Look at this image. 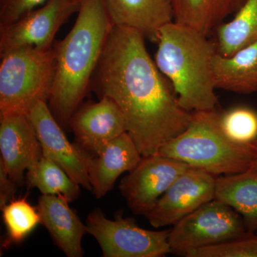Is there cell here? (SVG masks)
<instances>
[{
	"label": "cell",
	"mask_w": 257,
	"mask_h": 257,
	"mask_svg": "<svg viewBox=\"0 0 257 257\" xmlns=\"http://www.w3.org/2000/svg\"><path fill=\"white\" fill-rule=\"evenodd\" d=\"M256 234H257V232L256 233Z\"/></svg>",
	"instance_id": "cell-29"
},
{
	"label": "cell",
	"mask_w": 257,
	"mask_h": 257,
	"mask_svg": "<svg viewBox=\"0 0 257 257\" xmlns=\"http://www.w3.org/2000/svg\"><path fill=\"white\" fill-rule=\"evenodd\" d=\"M76 141L95 155L103 147L126 133L124 114L114 100L101 96L97 102L81 104L69 121Z\"/></svg>",
	"instance_id": "cell-13"
},
{
	"label": "cell",
	"mask_w": 257,
	"mask_h": 257,
	"mask_svg": "<svg viewBox=\"0 0 257 257\" xmlns=\"http://www.w3.org/2000/svg\"><path fill=\"white\" fill-rule=\"evenodd\" d=\"M47 0H0V28L15 23Z\"/></svg>",
	"instance_id": "cell-25"
},
{
	"label": "cell",
	"mask_w": 257,
	"mask_h": 257,
	"mask_svg": "<svg viewBox=\"0 0 257 257\" xmlns=\"http://www.w3.org/2000/svg\"><path fill=\"white\" fill-rule=\"evenodd\" d=\"M0 161L19 187L25 182V171L43 156L36 131L28 114L0 116Z\"/></svg>",
	"instance_id": "cell-12"
},
{
	"label": "cell",
	"mask_w": 257,
	"mask_h": 257,
	"mask_svg": "<svg viewBox=\"0 0 257 257\" xmlns=\"http://www.w3.org/2000/svg\"><path fill=\"white\" fill-rule=\"evenodd\" d=\"M143 158L133 138L121 134L101 149L94 157L88 155V175L92 192L97 199L105 196L124 172H130Z\"/></svg>",
	"instance_id": "cell-14"
},
{
	"label": "cell",
	"mask_w": 257,
	"mask_h": 257,
	"mask_svg": "<svg viewBox=\"0 0 257 257\" xmlns=\"http://www.w3.org/2000/svg\"><path fill=\"white\" fill-rule=\"evenodd\" d=\"M1 210L7 230L3 243L5 248L23 242L41 224L38 209L28 202L27 197L15 199Z\"/></svg>",
	"instance_id": "cell-22"
},
{
	"label": "cell",
	"mask_w": 257,
	"mask_h": 257,
	"mask_svg": "<svg viewBox=\"0 0 257 257\" xmlns=\"http://www.w3.org/2000/svg\"><path fill=\"white\" fill-rule=\"evenodd\" d=\"M0 116L28 114L40 101H48L55 72L54 46L24 47L1 55Z\"/></svg>",
	"instance_id": "cell-5"
},
{
	"label": "cell",
	"mask_w": 257,
	"mask_h": 257,
	"mask_svg": "<svg viewBox=\"0 0 257 257\" xmlns=\"http://www.w3.org/2000/svg\"><path fill=\"white\" fill-rule=\"evenodd\" d=\"M133 29L113 25L92 79L96 92L119 106L126 133L143 157L186 130L193 112L182 107L173 88L162 77L145 45Z\"/></svg>",
	"instance_id": "cell-1"
},
{
	"label": "cell",
	"mask_w": 257,
	"mask_h": 257,
	"mask_svg": "<svg viewBox=\"0 0 257 257\" xmlns=\"http://www.w3.org/2000/svg\"><path fill=\"white\" fill-rule=\"evenodd\" d=\"M212 68L216 89L243 94L257 92V42L229 57L216 52Z\"/></svg>",
	"instance_id": "cell-17"
},
{
	"label": "cell",
	"mask_w": 257,
	"mask_h": 257,
	"mask_svg": "<svg viewBox=\"0 0 257 257\" xmlns=\"http://www.w3.org/2000/svg\"><path fill=\"white\" fill-rule=\"evenodd\" d=\"M216 177L190 167L176 179L145 215L155 228L175 225L214 199Z\"/></svg>",
	"instance_id": "cell-10"
},
{
	"label": "cell",
	"mask_w": 257,
	"mask_h": 257,
	"mask_svg": "<svg viewBox=\"0 0 257 257\" xmlns=\"http://www.w3.org/2000/svg\"><path fill=\"white\" fill-rule=\"evenodd\" d=\"M87 233L97 241L104 257H162L172 253L170 230L140 227L131 218L107 219L100 209L88 214Z\"/></svg>",
	"instance_id": "cell-7"
},
{
	"label": "cell",
	"mask_w": 257,
	"mask_h": 257,
	"mask_svg": "<svg viewBox=\"0 0 257 257\" xmlns=\"http://www.w3.org/2000/svg\"><path fill=\"white\" fill-rule=\"evenodd\" d=\"M25 183L29 188L38 189L42 194L60 196L69 202L77 200L80 195V185L56 162L44 155L33 168L27 171Z\"/></svg>",
	"instance_id": "cell-21"
},
{
	"label": "cell",
	"mask_w": 257,
	"mask_h": 257,
	"mask_svg": "<svg viewBox=\"0 0 257 257\" xmlns=\"http://www.w3.org/2000/svg\"><path fill=\"white\" fill-rule=\"evenodd\" d=\"M190 166L155 154L143 157L121 179L119 190L133 213L145 216L169 187Z\"/></svg>",
	"instance_id": "cell-9"
},
{
	"label": "cell",
	"mask_w": 257,
	"mask_h": 257,
	"mask_svg": "<svg viewBox=\"0 0 257 257\" xmlns=\"http://www.w3.org/2000/svg\"><path fill=\"white\" fill-rule=\"evenodd\" d=\"M60 196L42 194L37 208L41 217V224L47 229L54 243L68 257H82L83 236L87 233L78 215Z\"/></svg>",
	"instance_id": "cell-15"
},
{
	"label": "cell",
	"mask_w": 257,
	"mask_h": 257,
	"mask_svg": "<svg viewBox=\"0 0 257 257\" xmlns=\"http://www.w3.org/2000/svg\"><path fill=\"white\" fill-rule=\"evenodd\" d=\"M111 23L156 40L161 28L174 22L172 0H105Z\"/></svg>",
	"instance_id": "cell-16"
},
{
	"label": "cell",
	"mask_w": 257,
	"mask_h": 257,
	"mask_svg": "<svg viewBox=\"0 0 257 257\" xmlns=\"http://www.w3.org/2000/svg\"><path fill=\"white\" fill-rule=\"evenodd\" d=\"M73 28L55 42V72L47 104L64 127L89 90L113 25L105 0H81Z\"/></svg>",
	"instance_id": "cell-2"
},
{
	"label": "cell",
	"mask_w": 257,
	"mask_h": 257,
	"mask_svg": "<svg viewBox=\"0 0 257 257\" xmlns=\"http://www.w3.org/2000/svg\"><path fill=\"white\" fill-rule=\"evenodd\" d=\"M174 22L208 35L234 11V0H172Z\"/></svg>",
	"instance_id": "cell-19"
},
{
	"label": "cell",
	"mask_w": 257,
	"mask_h": 257,
	"mask_svg": "<svg viewBox=\"0 0 257 257\" xmlns=\"http://www.w3.org/2000/svg\"><path fill=\"white\" fill-rule=\"evenodd\" d=\"M249 233L236 211L214 199L176 223L170 229L169 243L172 253L184 255Z\"/></svg>",
	"instance_id": "cell-6"
},
{
	"label": "cell",
	"mask_w": 257,
	"mask_h": 257,
	"mask_svg": "<svg viewBox=\"0 0 257 257\" xmlns=\"http://www.w3.org/2000/svg\"><path fill=\"white\" fill-rule=\"evenodd\" d=\"M187 257H257V234L249 233L238 239L191 250Z\"/></svg>",
	"instance_id": "cell-24"
},
{
	"label": "cell",
	"mask_w": 257,
	"mask_h": 257,
	"mask_svg": "<svg viewBox=\"0 0 257 257\" xmlns=\"http://www.w3.org/2000/svg\"><path fill=\"white\" fill-rule=\"evenodd\" d=\"M209 172L215 177L234 175L251 168L257 155V140L236 143L225 134L221 114L193 111L188 127L164 144L157 153Z\"/></svg>",
	"instance_id": "cell-4"
},
{
	"label": "cell",
	"mask_w": 257,
	"mask_h": 257,
	"mask_svg": "<svg viewBox=\"0 0 257 257\" xmlns=\"http://www.w3.org/2000/svg\"><path fill=\"white\" fill-rule=\"evenodd\" d=\"M28 115L36 131L44 156L56 162L81 187L92 192L87 172V152L69 143L47 101L37 103Z\"/></svg>",
	"instance_id": "cell-11"
},
{
	"label": "cell",
	"mask_w": 257,
	"mask_h": 257,
	"mask_svg": "<svg viewBox=\"0 0 257 257\" xmlns=\"http://www.w3.org/2000/svg\"><path fill=\"white\" fill-rule=\"evenodd\" d=\"M19 185L10 178L0 161V209L15 199Z\"/></svg>",
	"instance_id": "cell-26"
},
{
	"label": "cell",
	"mask_w": 257,
	"mask_h": 257,
	"mask_svg": "<svg viewBox=\"0 0 257 257\" xmlns=\"http://www.w3.org/2000/svg\"><path fill=\"white\" fill-rule=\"evenodd\" d=\"M214 199L232 208L248 231L257 232V173L249 170L216 177Z\"/></svg>",
	"instance_id": "cell-18"
},
{
	"label": "cell",
	"mask_w": 257,
	"mask_h": 257,
	"mask_svg": "<svg viewBox=\"0 0 257 257\" xmlns=\"http://www.w3.org/2000/svg\"><path fill=\"white\" fill-rule=\"evenodd\" d=\"M155 41V63L170 81L182 107L190 112L216 109L212 60L217 52L208 36L172 22L160 29Z\"/></svg>",
	"instance_id": "cell-3"
},
{
	"label": "cell",
	"mask_w": 257,
	"mask_h": 257,
	"mask_svg": "<svg viewBox=\"0 0 257 257\" xmlns=\"http://www.w3.org/2000/svg\"><path fill=\"white\" fill-rule=\"evenodd\" d=\"M244 2L245 0H234L235 10L239 9Z\"/></svg>",
	"instance_id": "cell-27"
},
{
	"label": "cell",
	"mask_w": 257,
	"mask_h": 257,
	"mask_svg": "<svg viewBox=\"0 0 257 257\" xmlns=\"http://www.w3.org/2000/svg\"><path fill=\"white\" fill-rule=\"evenodd\" d=\"M216 30V52L224 57L257 42V0H245L233 20Z\"/></svg>",
	"instance_id": "cell-20"
},
{
	"label": "cell",
	"mask_w": 257,
	"mask_h": 257,
	"mask_svg": "<svg viewBox=\"0 0 257 257\" xmlns=\"http://www.w3.org/2000/svg\"><path fill=\"white\" fill-rule=\"evenodd\" d=\"M251 170L254 171L255 172L257 173V155L256 157H255L254 162H253L252 166H251Z\"/></svg>",
	"instance_id": "cell-28"
},
{
	"label": "cell",
	"mask_w": 257,
	"mask_h": 257,
	"mask_svg": "<svg viewBox=\"0 0 257 257\" xmlns=\"http://www.w3.org/2000/svg\"><path fill=\"white\" fill-rule=\"evenodd\" d=\"M81 0H47L15 23L0 28V56L10 51L52 48L61 27L78 13Z\"/></svg>",
	"instance_id": "cell-8"
},
{
	"label": "cell",
	"mask_w": 257,
	"mask_h": 257,
	"mask_svg": "<svg viewBox=\"0 0 257 257\" xmlns=\"http://www.w3.org/2000/svg\"><path fill=\"white\" fill-rule=\"evenodd\" d=\"M225 134L236 143H250L257 140V112L251 108L239 106L221 114Z\"/></svg>",
	"instance_id": "cell-23"
}]
</instances>
